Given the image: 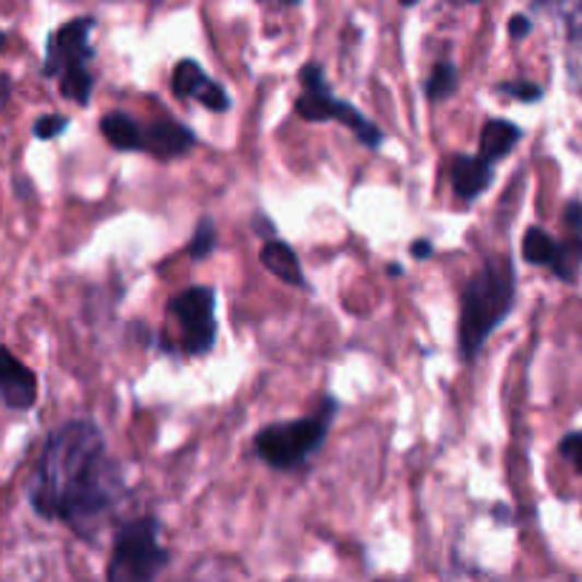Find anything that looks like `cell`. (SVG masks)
Wrapping results in <instances>:
<instances>
[{
	"label": "cell",
	"instance_id": "484cf974",
	"mask_svg": "<svg viewBox=\"0 0 582 582\" xmlns=\"http://www.w3.org/2000/svg\"><path fill=\"white\" fill-rule=\"evenodd\" d=\"M9 97H12V80H9V74L0 71V108L7 106Z\"/></svg>",
	"mask_w": 582,
	"mask_h": 582
},
{
	"label": "cell",
	"instance_id": "52a82bcc",
	"mask_svg": "<svg viewBox=\"0 0 582 582\" xmlns=\"http://www.w3.org/2000/svg\"><path fill=\"white\" fill-rule=\"evenodd\" d=\"M296 114L307 122H341L355 134V140L367 145V149H378L383 142L381 128L372 120H367L355 106H349L347 99L335 97L330 92V85H319V88H305L296 99Z\"/></svg>",
	"mask_w": 582,
	"mask_h": 582
},
{
	"label": "cell",
	"instance_id": "9a60e30c",
	"mask_svg": "<svg viewBox=\"0 0 582 582\" xmlns=\"http://www.w3.org/2000/svg\"><path fill=\"white\" fill-rule=\"evenodd\" d=\"M211 83L202 66L197 60H179V66L174 69V94L179 99H199L202 88Z\"/></svg>",
	"mask_w": 582,
	"mask_h": 582
},
{
	"label": "cell",
	"instance_id": "d4e9b609",
	"mask_svg": "<svg viewBox=\"0 0 582 582\" xmlns=\"http://www.w3.org/2000/svg\"><path fill=\"white\" fill-rule=\"evenodd\" d=\"M412 259H429L432 256V241L429 239H415L412 241Z\"/></svg>",
	"mask_w": 582,
	"mask_h": 582
},
{
	"label": "cell",
	"instance_id": "603a6c76",
	"mask_svg": "<svg viewBox=\"0 0 582 582\" xmlns=\"http://www.w3.org/2000/svg\"><path fill=\"white\" fill-rule=\"evenodd\" d=\"M528 32H532V21H528V14H514V17L509 21V35L523 40V37H528Z\"/></svg>",
	"mask_w": 582,
	"mask_h": 582
},
{
	"label": "cell",
	"instance_id": "5bb4252c",
	"mask_svg": "<svg viewBox=\"0 0 582 582\" xmlns=\"http://www.w3.org/2000/svg\"><path fill=\"white\" fill-rule=\"evenodd\" d=\"M560 241H554L543 227H528L523 236V259L528 264H546L551 268L557 259Z\"/></svg>",
	"mask_w": 582,
	"mask_h": 582
},
{
	"label": "cell",
	"instance_id": "3957f363",
	"mask_svg": "<svg viewBox=\"0 0 582 582\" xmlns=\"http://www.w3.org/2000/svg\"><path fill=\"white\" fill-rule=\"evenodd\" d=\"M94 17H74L55 28L46 43V60H43V78L57 80L60 94L74 99L78 106H88L94 94V74L88 63L94 60L92 46Z\"/></svg>",
	"mask_w": 582,
	"mask_h": 582
},
{
	"label": "cell",
	"instance_id": "5b68a950",
	"mask_svg": "<svg viewBox=\"0 0 582 582\" xmlns=\"http://www.w3.org/2000/svg\"><path fill=\"white\" fill-rule=\"evenodd\" d=\"M333 412L335 401L333 397H326L324 412H319V415L264 426L253 440L256 454H259L270 468H278V472L301 466V463L310 461L312 454L319 452L321 443H324L326 426H330Z\"/></svg>",
	"mask_w": 582,
	"mask_h": 582
},
{
	"label": "cell",
	"instance_id": "30bf717a",
	"mask_svg": "<svg viewBox=\"0 0 582 582\" xmlns=\"http://www.w3.org/2000/svg\"><path fill=\"white\" fill-rule=\"evenodd\" d=\"M495 179V170H491V159H486L483 154H458L452 156V165H449V182H452V191L461 199H477Z\"/></svg>",
	"mask_w": 582,
	"mask_h": 582
},
{
	"label": "cell",
	"instance_id": "cb8c5ba5",
	"mask_svg": "<svg viewBox=\"0 0 582 582\" xmlns=\"http://www.w3.org/2000/svg\"><path fill=\"white\" fill-rule=\"evenodd\" d=\"M253 227L259 230V234L264 236V239H273V236H276V225H273V222H270L268 216H264V213H259V216H256Z\"/></svg>",
	"mask_w": 582,
	"mask_h": 582
},
{
	"label": "cell",
	"instance_id": "7a4b0ae2",
	"mask_svg": "<svg viewBox=\"0 0 582 582\" xmlns=\"http://www.w3.org/2000/svg\"><path fill=\"white\" fill-rule=\"evenodd\" d=\"M514 284H518V278H514L511 256L486 259L483 268L466 282L461 296V326H458L461 355L466 361H472L480 353L489 335L503 324L506 316L511 312L514 296H518Z\"/></svg>",
	"mask_w": 582,
	"mask_h": 582
},
{
	"label": "cell",
	"instance_id": "6da1fadb",
	"mask_svg": "<svg viewBox=\"0 0 582 582\" xmlns=\"http://www.w3.org/2000/svg\"><path fill=\"white\" fill-rule=\"evenodd\" d=\"M120 472L94 420H66L49 432L28 483V503L46 520H60L92 537L120 497Z\"/></svg>",
	"mask_w": 582,
	"mask_h": 582
},
{
	"label": "cell",
	"instance_id": "d6986e66",
	"mask_svg": "<svg viewBox=\"0 0 582 582\" xmlns=\"http://www.w3.org/2000/svg\"><path fill=\"white\" fill-rule=\"evenodd\" d=\"M66 128H69V117L66 114H43L37 117L32 131H35L37 140H57L60 134H66Z\"/></svg>",
	"mask_w": 582,
	"mask_h": 582
},
{
	"label": "cell",
	"instance_id": "8fae6325",
	"mask_svg": "<svg viewBox=\"0 0 582 582\" xmlns=\"http://www.w3.org/2000/svg\"><path fill=\"white\" fill-rule=\"evenodd\" d=\"M259 262L278 278V282L290 284V287H307V278L301 273V262H298L296 250L290 245H284L282 239H264L262 250H259Z\"/></svg>",
	"mask_w": 582,
	"mask_h": 582
},
{
	"label": "cell",
	"instance_id": "4fadbf2b",
	"mask_svg": "<svg viewBox=\"0 0 582 582\" xmlns=\"http://www.w3.org/2000/svg\"><path fill=\"white\" fill-rule=\"evenodd\" d=\"M99 131L117 151H142V126L122 111H111L99 120Z\"/></svg>",
	"mask_w": 582,
	"mask_h": 582
},
{
	"label": "cell",
	"instance_id": "4316f807",
	"mask_svg": "<svg viewBox=\"0 0 582 582\" xmlns=\"http://www.w3.org/2000/svg\"><path fill=\"white\" fill-rule=\"evenodd\" d=\"M401 273H404V270H401V264L392 262V264H390V276H401Z\"/></svg>",
	"mask_w": 582,
	"mask_h": 582
},
{
	"label": "cell",
	"instance_id": "83f0119b",
	"mask_svg": "<svg viewBox=\"0 0 582 582\" xmlns=\"http://www.w3.org/2000/svg\"><path fill=\"white\" fill-rule=\"evenodd\" d=\"M7 40H9V37H7V32H0V51L7 49Z\"/></svg>",
	"mask_w": 582,
	"mask_h": 582
},
{
	"label": "cell",
	"instance_id": "9c48e42d",
	"mask_svg": "<svg viewBox=\"0 0 582 582\" xmlns=\"http://www.w3.org/2000/svg\"><path fill=\"white\" fill-rule=\"evenodd\" d=\"M197 145V134L182 122L159 120L142 128V151L154 154L156 159H174Z\"/></svg>",
	"mask_w": 582,
	"mask_h": 582
},
{
	"label": "cell",
	"instance_id": "2e32d148",
	"mask_svg": "<svg viewBox=\"0 0 582 582\" xmlns=\"http://www.w3.org/2000/svg\"><path fill=\"white\" fill-rule=\"evenodd\" d=\"M582 264V236H568L566 241H560V250H557V259H554L551 270L562 282H574L577 270Z\"/></svg>",
	"mask_w": 582,
	"mask_h": 582
},
{
	"label": "cell",
	"instance_id": "7402d4cb",
	"mask_svg": "<svg viewBox=\"0 0 582 582\" xmlns=\"http://www.w3.org/2000/svg\"><path fill=\"white\" fill-rule=\"evenodd\" d=\"M562 219H566V227L574 236H582V202L574 199V202H568L566 213H562Z\"/></svg>",
	"mask_w": 582,
	"mask_h": 582
},
{
	"label": "cell",
	"instance_id": "8992f818",
	"mask_svg": "<svg viewBox=\"0 0 582 582\" xmlns=\"http://www.w3.org/2000/svg\"><path fill=\"white\" fill-rule=\"evenodd\" d=\"M170 319L182 330V349L188 355H207L216 344V290L205 284H193L188 290L170 296Z\"/></svg>",
	"mask_w": 582,
	"mask_h": 582
},
{
	"label": "cell",
	"instance_id": "f546056e",
	"mask_svg": "<svg viewBox=\"0 0 582 582\" xmlns=\"http://www.w3.org/2000/svg\"><path fill=\"white\" fill-rule=\"evenodd\" d=\"M282 3H287V7H296V3H301V0H282Z\"/></svg>",
	"mask_w": 582,
	"mask_h": 582
},
{
	"label": "cell",
	"instance_id": "7c38bea8",
	"mask_svg": "<svg viewBox=\"0 0 582 582\" xmlns=\"http://www.w3.org/2000/svg\"><path fill=\"white\" fill-rule=\"evenodd\" d=\"M523 136V128L511 120H489L480 131V154L491 163L506 159L511 154V149L518 145Z\"/></svg>",
	"mask_w": 582,
	"mask_h": 582
},
{
	"label": "cell",
	"instance_id": "ffe728a7",
	"mask_svg": "<svg viewBox=\"0 0 582 582\" xmlns=\"http://www.w3.org/2000/svg\"><path fill=\"white\" fill-rule=\"evenodd\" d=\"M497 92L506 97L523 99V103H537L543 97V88L537 83H525V80H509V83H497Z\"/></svg>",
	"mask_w": 582,
	"mask_h": 582
},
{
	"label": "cell",
	"instance_id": "4dcf8cb0",
	"mask_svg": "<svg viewBox=\"0 0 582 582\" xmlns=\"http://www.w3.org/2000/svg\"><path fill=\"white\" fill-rule=\"evenodd\" d=\"M468 3H477V0H468Z\"/></svg>",
	"mask_w": 582,
	"mask_h": 582
},
{
	"label": "cell",
	"instance_id": "277c9868",
	"mask_svg": "<svg viewBox=\"0 0 582 582\" xmlns=\"http://www.w3.org/2000/svg\"><path fill=\"white\" fill-rule=\"evenodd\" d=\"M163 525L156 518L128 520L117 528L106 577L111 582H149L163 574L170 562L168 548L159 543Z\"/></svg>",
	"mask_w": 582,
	"mask_h": 582
},
{
	"label": "cell",
	"instance_id": "ba28073f",
	"mask_svg": "<svg viewBox=\"0 0 582 582\" xmlns=\"http://www.w3.org/2000/svg\"><path fill=\"white\" fill-rule=\"evenodd\" d=\"M0 401L17 412L32 409L37 401V376L3 344H0Z\"/></svg>",
	"mask_w": 582,
	"mask_h": 582
},
{
	"label": "cell",
	"instance_id": "f1b7e54d",
	"mask_svg": "<svg viewBox=\"0 0 582 582\" xmlns=\"http://www.w3.org/2000/svg\"><path fill=\"white\" fill-rule=\"evenodd\" d=\"M397 3H401V7H415L418 0H397Z\"/></svg>",
	"mask_w": 582,
	"mask_h": 582
},
{
	"label": "cell",
	"instance_id": "e0dca14e",
	"mask_svg": "<svg viewBox=\"0 0 582 582\" xmlns=\"http://www.w3.org/2000/svg\"><path fill=\"white\" fill-rule=\"evenodd\" d=\"M458 88V69L452 63H438L426 80V97L432 99V103H440V99H447L449 94Z\"/></svg>",
	"mask_w": 582,
	"mask_h": 582
},
{
	"label": "cell",
	"instance_id": "44dd1931",
	"mask_svg": "<svg viewBox=\"0 0 582 582\" xmlns=\"http://www.w3.org/2000/svg\"><path fill=\"white\" fill-rule=\"evenodd\" d=\"M560 454L566 458V461L574 463V468L582 475V432L566 435L560 443Z\"/></svg>",
	"mask_w": 582,
	"mask_h": 582
},
{
	"label": "cell",
	"instance_id": "ac0fdd59",
	"mask_svg": "<svg viewBox=\"0 0 582 582\" xmlns=\"http://www.w3.org/2000/svg\"><path fill=\"white\" fill-rule=\"evenodd\" d=\"M213 248H216V225L207 216H202L191 241H188V256L191 259H207L213 253Z\"/></svg>",
	"mask_w": 582,
	"mask_h": 582
}]
</instances>
